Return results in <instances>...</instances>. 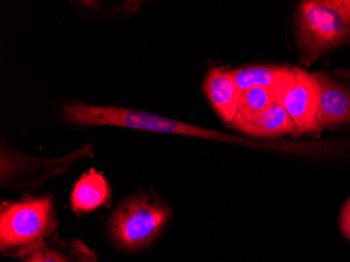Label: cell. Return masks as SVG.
<instances>
[{
  "label": "cell",
  "instance_id": "1",
  "mask_svg": "<svg viewBox=\"0 0 350 262\" xmlns=\"http://www.w3.org/2000/svg\"><path fill=\"white\" fill-rule=\"evenodd\" d=\"M296 33L301 63L310 66L322 55L350 42V0L301 1Z\"/></svg>",
  "mask_w": 350,
  "mask_h": 262
},
{
  "label": "cell",
  "instance_id": "2",
  "mask_svg": "<svg viewBox=\"0 0 350 262\" xmlns=\"http://www.w3.org/2000/svg\"><path fill=\"white\" fill-rule=\"evenodd\" d=\"M57 226L50 196L3 204L0 212V249L5 256L25 257L41 246Z\"/></svg>",
  "mask_w": 350,
  "mask_h": 262
},
{
  "label": "cell",
  "instance_id": "3",
  "mask_svg": "<svg viewBox=\"0 0 350 262\" xmlns=\"http://www.w3.org/2000/svg\"><path fill=\"white\" fill-rule=\"evenodd\" d=\"M63 116L66 121L81 126H116L144 130L149 133L191 135L216 141H234L232 135L213 130L189 125L176 120L161 117L143 110L129 109L117 106H94L85 103H72L64 106Z\"/></svg>",
  "mask_w": 350,
  "mask_h": 262
},
{
  "label": "cell",
  "instance_id": "4",
  "mask_svg": "<svg viewBox=\"0 0 350 262\" xmlns=\"http://www.w3.org/2000/svg\"><path fill=\"white\" fill-rule=\"evenodd\" d=\"M170 218V209L146 195L122 202L110 218L109 233L126 251L144 249L160 235Z\"/></svg>",
  "mask_w": 350,
  "mask_h": 262
},
{
  "label": "cell",
  "instance_id": "5",
  "mask_svg": "<svg viewBox=\"0 0 350 262\" xmlns=\"http://www.w3.org/2000/svg\"><path fill=\"white\" fill-rule=\"evenodd\" d=\"M295 77L279 104L284 107L294 122V137L319 135L322 133L317 125V109L319 98V86L314 74L300 68H294Z\"/></svg>",
  "mask_w": 350,
  "mask_h": 262
},
{
  "label": "cell",
  "instance_id": "6",
  "mask_svg": "<svg viewBox=\"0 0 350 262\" xmlns=\"http://www.w3.org/2000/svg\"><path fill=\"white\" fill-rule=\"evenodd\" d=\"M319 86L317 125L324 129L350 123V88L330 77L325 70L314 73Z\"/></svg>",
  "mask_w": 350,
  "mask_h": 262
},
{
  "label": "cell",
  "instance_id": "7",
  "mask_svg": "<svg viewBox=\"0 0 350 262\" xmlns=\"http://www.w3.org/2000/svg\"><path fill=\"white\" fill-rule=\"evenodd\" d=\"M204 90L220 119L231 125L241 96L232 70L222 68L210 70L204 80Z\"/></svg>",
  "mask_w": 350,
  "mask_h": 262
},
{
  "label": "cell",
  "instance_id": "8",
  "mask_svg": "<svg viewBox=\"0 0 350 262\" xmlns=\"http://www.w3.org/2000/svg\"><path fill=\"white\" fill-rule=\"evenodd\" d=\"M232 74L241 92L254 88H269L274 92L275 100L279 103L282 94L292 83L295 70L282 66L251 65L232 70Z\"/></svg>",
  "mask_w": 350,
  "mask_h": 262
},
{
  "label": "cell",
  "instance_id": "9",
  "mask_svg": "<svg viewBox=\"0 0 350 262\" xmlns=\"http://www.w3.org/2000/svg\"><path fill=\"white\" fill-rule=\"evenodd\" d=\"M23 262H100L96 252L80 239L53 237L23 257Z\"/></svg>",
  "mask_w": 350,
  "mask_h": 262
},
{
  "label": "cell",
  "instance_id": "10",
  "mask_svg": "<svg viewBox=\"0 0 350 262\" xmlns=\"http://www.w3.org/2000/svg\"><path fill=\"white\" fill-rule=\"evenodd\" d=\"M110 187L102 173L90 169L79 179L70 195L72 210L78 214L90 213L104 206L110 198Z\"/></svg>",
  "mask_w": 350,
  "mask_h": 262
},
{
  "label": "cell",
  "instance_id": "11",
  "mask_svg": "<svg viewBox=\"0 0 350 262\" xmlns=\"http://www.w3.org/2000/svg\"><path fill=\"white\" fill-rule=\"evenodd\" d=\"M296 127L290 114L277 102L241 130V133L254 137H276L288 133L294 135Z\"/></svg>",
  "mask_w": 350,
  "mask_h": 262
},
{
  "label": "cell",
  "instance_id": "12",
  "mask_svg": "<svg viewBox=\"0 0 350 262\" xmlns=\"http://www.w3.org/2000/svg\"><path fill=\"white\" fill-rule=\"evenodd\" d=\"M276 102L272 90L265 88H254L241 92L237 112L231 126L238 131L252 123L261 114L269 109Z\"/></svg>",
  "mask_w": 350,
  "mask_h": 262
},
{
  "label": "cell",
  "instance_id": "13",
  "mask_svg": "<svg viewBox=\"0 0 350 262\" xmlns=\"http://www.w3.org/2000/svg\"><path fill=\"white\" fill-rule=\"evenodd\" d=\"M339 226L344 237L350 241V198L346 200L340 213Z\"/></svg>",
  "mask_w": 350,
  "mask_h": 262
}]
</instances>
